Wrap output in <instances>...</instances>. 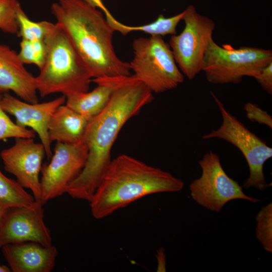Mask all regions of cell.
I'll list each match as a JSON object with an SVG mask.
<instances>
[{
	"mask_svg": "<svg viewBox=\"0 0 272 272\" xmlns=\"http://www.w3.org/2000/svg\"><path fill=\"white\" fill-rule=\"evenodd\" d=\"M114 86L109 102L89 121L84 142L88 152L80 174L66 187L73 198L89 202L111 160V151L122 127L153 99L152 92L132 75L106 78Z\"/></svg>",
	"mask_w": 272,
	"mask_h": 272,
	"instance_id": "obj_1",
	"label": "cell"
},
{
	"mask_svg": "<svg viewBox=\"0 0 272 272\" xmlns=\"http://www.w3.org/2000/svg\"><path fill=\"white\" fill-rule=\"evenodd\" d=\"M51 9L92 78L130 75L129 63L121 60L115 52L114 30L95 6L85 0H59Z\"/></svg>",
	"mask_w": 272,
	"mask_h": 272,
	"instance_id": "obj_2",
	"label": "cell"
},
{
	"mask_svg": "<svg viewBox=\"0 0 272 272\" xmlns=\"http://www.w3.org/2000/svg\"><path fill=\"white\" fill-rule=\"evenodd\" d=\"M183 181L126 154L111 160L90 202L96 219L112 215L146 195L182 189Z\"/></svg>",
	"mask_w": 272,
	"mask_h": 272,
	"instance_id": "obj_3",
	"label": "cell"
},
{
	"mask_svg": "<svg viewBox=\"0 0 272 272\" xmlns=\"http://www.w3.org/2000/svg\"><path fill=\"white\" fill-rule=\"evenodd\" d=\"M44 40L46 55L35 77L41 97L57 93L66 97L89 91L90 73L62 28L56 23Z\"/></svg>",
	"mask_w": 272,
	"mask_h": 272,
	"instance_id": "obj_4",
	"label": "cell"
},
{
	"mask_svg": "<svg viewBox=\"0 0 272 272\" xmlns=\"http://www.w3.org/2000/svg\"><path fill=\"white\" fill-rule=\"evenodd\" d=\"M272 62V51L251 46L235 48L212 39L206 49L201 71L214 84H238L244 77H257Z\"/></svg>",
	"mask_w": 272,
	"mask_h": 272,
	"instance_id": "obj_5",
	"label": "cell"
},
{
	"mask_svg": "<svg viewBox=\"0 0 272 272\" xmlns=\"http://www.w3.org/2000/svg\"><path fill=\"white\" fill-rule=\"evenodd\" d=\"M132 48L134 57L129 63L132 76L152 92L171 90L184 81L171 49L162 36L137 38Z\"/></svg>",
	"mask_w": 272,
	"mask_h": 272,
	"instance_id": "obj_6",
	"label": "cell"
},
{
	"mask_svg": "<svg viewBox=\"0 0 272 272\" xmlns=\"http://www.w3.org/2000/svg\"><path fill=\"white\" fill-rule=\"evenodd\" d=\"M222 116V123L217 129L202 136L204 140L218 138L224 140L237 147L248 165L249 176L243 186L264 190L271 186L267 183L263 173V165L272 157V148L265 142L250 131L235 116L228 112L221 101L211 92Z\"/></svg>",
	"mask_w": 272,
	"mask_h": 272,
	"instance_id": "obj_7",
	"label": "cell"
},
{
	"mask_svg": "<svg viewBox=\"0 0 272 272\" xmlns=\"http://www.w3.org/2000/svg\"><path fill=\"white\" fill-rule=\"evenodd\" d=\"M184 27L178 35H172L169 41L179 69L189 80L201 71L203 57L210 42L215 23L210 18L198 13L192 5L184 10Z\"/></svg>",
	"mask_w": 272,
	"mask_h": 272,
	"instance_id": "obj_8",
	"label": "cell"
},
{
	"mask_svg": "<svg viewBox=\"0 0 272 272\" xmlns=\"http://www.w3.org/2000/svg\"><path fill=\"white\" fill-rule=\"evenodd\" d=\"M198 164L201 175L189 185L191 196L198 205L218 213L233 199H244L253 203L261 201L244 193L242 186L224 171L216 153L212 151L207 153Z\"/></svg>",
	"mask_w": 272,
	"mask_h": 272,
	"instance_id": "obj_9",
	"label": "cell"
},
{
	"mask_svg": "<svg viewBox=\"0 0 272 272\" xmlns=\"http://www.w3.org/2000/svg\"><path fill=\"white\" fill-rule=\"evenodd\" d=\"M84 142L76 144L56 142L48 164L42 166L41 201L48 200L65 193L66 186L81 172L88 156Z\"/></svg>",
	"mask_w": 272,
	"mask_h": 272,
	"instance_id": "obj_10",
	"label": "cell"
},
{
	"mask_svg": "<svg viewBox=\"0 0 272 272\" xmlns=\"http://www.w3.org/2000/svg\"><path fill=\"white\" fill-rule=\"evenodd\" d=\"M40 200L28 207L9 208L0 222V249L11 243L34 242L50 246V231L44 221Z\"/></svg>",
	"mask_w": 272,
	"mask_h": 272,
	"instance_id": "obj_11",
	"label": "cell"
},
{
	"mask_svg": "<svg viewBox=\"0 0 272 272\" xmlns=\"http://www.w3.org/2000/svg\"><path fill=\"white\" fill-rule=\"evenodd\" d=\"M45 154L42 143L23 138H15L14 145L1 153L5 170L14 175L23 187L30 189L36 200H41L39 173Z\"/></svg>",
	"mask_w": 272,
	"mask_h": 272,
	"instance_id": "obj_12",
	"label": "cell"
},
{
	"mask_svg": "<svg viewBox=\"0 0 272 272\" xmlns=\"http://www.w3.org/2000/svg\"><path fill=\"white\" fill-rule=\"evenodd\" d=\"M65 96L63 95L44 103H30L6 92L0 94V106L6 112L15 117L18 125L30 127L38 134L44 147L45 154L50 159L52 153L48 133L49 121L55 110L65 103Z\"/></svg>",
	"mask_w": 272,
	"mask_h": 272,
	"instance_id": "obj_13",
	"label": "cell"
},
{
	"mask_svg": "<svg viewBox=\"0 0 272 272\" xmlns=\"http://www.w3.org/2000/svg\"><path fill=\"white\" fill-rule=\"evenodd\" d=\"M1 249L13 272H50L58 254L55 246L34 242L8 244Z\"/></svg>",
	"mask_w": 272,
	"mask_h": 272,
	"instance_id": "obj_14",
	"label": "cell"
},
{
	"mask_svg": "<svg viewBox=\"0 0 272 272\" xmlns=\"http://www.w3.org/2000/svg\"><path fill=\"white\" fill-rule=\"evenodd\" d=\"M24 65L18 53L0 44V94L11 91L25 102L38 103L35 77Z\"/></svg>",
	"mask_w": 272,
	"mask_h": 272,
	"instance_id": "obj_15",
	"label": "cell"
},
{
	"mask_svg": "<svg viewBox=\"0 0 272 272\" xmlns=\"http://www.w3.org/2000/svg\"><path fill=\"white\" fill-rule=\"evenodd\" d=\"M89 121L66 105L59 106L49 121L48 133L50 142L76 144L84 142Z\"/></svg>",
	"mask_w": 272,
	"mask_h": 272,
	"instance_id": "obj_16",
	"label": "cell"
},
{
	"mask_svg": "<svg viewBox=\"0 0 272 272\" xmlns=\"http://www.w3.org/2000/svg\"><path fill=\"white\" fill-rule=\"evenodd\" d=\"M97 87L91 92H81L65 97V105L88 120L99 114L106 106L114 86L106 78H95Z\"/></svg>",
	"mask_w": 272,
	"mask_h": 272,
	"instance_id": "obj_17",
	"label": "cell"
},
{
	"mask_svg": "<svg viewBox=\"0 0 272 272\" xmlns=\"http://www.w3.org/2000/svg\"><path fill=\"white\" fill-rule=\"evenodd\" d=\"M106 19L114 31L125 35L132 31H142L151 36H164L167 35L176 34V29L184 15V11L171 17H165L160 14L157 20L149 24L140 26H128L116 20L105 8L102 9Z\"/></svg>",
	"mask_w": 272,
	"mask_h": 272,
	"instance_id": "obj_18",
	"label": "cell"
},
{
	"mask_svg": "<svg viewBox=\"0 0 272 272\" xmlns=\"http://www.w3.org/2000/svg\"><path fill=\"white\" fill-rule=\"evenodd\" d=\"M35 200L17 181L9 178L0 170V205L9 209L28 207Z\"/></svg>",
	"mask_w": 272,
	"mask_h": 272,
	"instance_id": "obj_19",
	"label": "cell"
},
{
	"mask_svg": "<svg viewBox=\"0 0 272 272\" xmlns=\"http://www.w3.org/2000/svg\"><path fill=\"white\" fill-rule=\"evenodd\" d=\"M19 36L27 40H44L54 24L48 21L36 22L31 20L21 8L18 15Z\"/></svg>",
	"mask_w": 272,
	"mask_h": 272,
	"instance_id": "obj_20",
	"label": "cell"
},
{
	"mask_svg": "<svg viewBox=\"0 0 272 272\" xmlns=\"http://www.w3.org/2000/svg\"><path fill=\"white\" fill-rule=\"evenodd\" d=\"M255 235L264 249L272 252V203L262 207L255 218Z\"/></svg>",
	"mask_w": 272,
	"mask_h": 272,
	"instance_id": "obj_21",
	"label": "cell"
},
{
	"mask_svg": "<svg viewBox=\"0 0 272 272\" xmlns=\"http://www.w3.org/2000/svg\"><path fill=\"white\" fill-rule=\"evenodd\" d=\"M46 55L44 40H22L18 56L24 64H34L39 69L42 66Z\"/></svg>",
	"mask_w": 272,
	"mask_h": 272,
	"instance_id": "obj_22",
	"label": "cell"
},
{
	"mask_svg": "<svg viewBox=\"0 0 272 272\" xmlns=\"http://www.w3.org/2000/svg\"><path fill=\"white\" fill-rule=\"evenodd\" d=\"M21 8L18 0H0V29L2 31L19 35L18 15Z\"/></svg>",
	"mask_w": 272,
	"mask_h": 272,
	"instance_id": "obj_23",
	"label": "cell"
},
{
	"mask_svg": "<svg viewBox=\"0 0 272 272\" xmlns=\"http://www.w3.org/2000/svg\"><path fill=\"white\" fill-rule=\"evenodd\" d=\"M36 132L13 122L0 106V141L7 138H34Z\"/></svg>",
	"mask_w": 272,
	"mask_h": 272,
	"instance_id": "obj_24",
	"label": "cell"
},
{
	"mask_svg": "<svg viewBox=\"0 0 272 272\" xmlns=\"http://www.w3.org/2000/svg\"><path fill=\"white\" fill-rule=\"evenodd\" d=\"M244 109L246 115L249 120L267 125L272 128V117L265 111L263 110L258 105L251 102L244 105Z\"/></svg>",
	"mask_w": 272,
	"mask_h": 272,
	"instance_id": "obj_25",
	"label": "cell"
},
{
	"mask_svg": "<svg viewBox=\"0 0 272 272\" xmlns=\"http://www.w3.org/2000/svg\"><path fill=\"white\" fill-rule=\"evenodd\" d=\"M268 94H272V62L264 67L255 78Z\"/></svg>",
	"mask_w": 272,
	"mask_h": 272,
	"instance_id": "obj_26",
	"label": "cell"
},
{
	"mask_svg": "<svg viewBox=\"0 0 272 272\" xmlns=\"http://www.w3.org/2000/svg\"><path fill=\"white\" fill-rule=\"evenodd\" d=\"M157 257L158 261L157 271H165V254L164 249H160L157 251Z\"/></svg>",
	"mask_w": 272,
	"mask_h": 272,
	"instance_id": "obj_27",
	"label": "cell"
},
{
	"mask_svg": "<svg viewBox=\"0 0 272 272\" xmlns=\"http://www.w3.org/2000/svg\"><path fill=\"white\" fill-rule=\"evenodd\" d=\"M8 209L0 205V222Z\"/></svg>",
	"mask_w": 272,
	"mask_h": 272,
	"instance_id": "obj_28",
	"label": "cell"
},
{
	"mask_svg": "<svg viewBox=\"0 0 272 272\" xmlns=\"http://www.w3.org/2000/svg\"><path fill=\"white\" fill-rule=\"evenodd\" d=\"M11 270L9 266L0 264V272H11Z\"/></svg>",
	"mask_w": 272,
	"mask_h": 272,
	"instance_id": "obj_29",
	"label": "cell"
}]
</instances>
